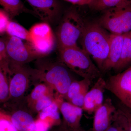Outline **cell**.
Returning <instances> with one entry per match:
<instances>
[{"instance_id": "2e32d148", "label": "cell", "mask_w": 131, "mask_h": 131, "mask_svg": "<svg viewBox=\"0 0 131 131\" xmlns=\"http://www.w3.org/2000/svg\"><path fill=\"white\" fill-rule=\"evenodd\" d=\"M11 119L18 131H33L34 129L35 121L28 113L19 110L12 115Z\"/></svg>"}, {"instance_id": "836d02e7", "label": "cell", "mask_w": 131, "mask_h": 131, "mask_svg": "<svg viewBox=\"0 0 131 131\" xmlns=\"http://www.w3.org/2000/svg\"><path fill=\"white\" fill-rule=\"evenodd\" d=\"M127 107H129L130 109H131V95H130V100H129V104Z\"/></svg>"}, {"instance_id": "f546056e", "label": "cell", "mask_w": 131, "mask_h": 131, "mask_svg": "<svg viewBox=\"0 0 131 131\" xmlns=\"http://www.w3.org/2000/svg\"><path fill=\"white\" fill-rule=\"evenodd\" d=\"M7 59L6 39L0 38V64Z\"/></svg>"}, {"instance_id": "52a82bcc", "label": "cell", "mask_w": 131, "mask_h": 131, "mask_svg": "<svg viewBox=\"0 0 131 131\" xmlns=\"http://www.w3.org/2000/svg\"><path fill=\"white\" fill-rule=\"evenodd\" d=\"M106 90L114 94L127 106L131 95V66L106 81Z\"/></svg>"}, {"instance_id": "277c9868", "label": "cell", "mask_w": 131, "mask_h": 131, "mask_svg": "<svg viewBox=\"0 0 131 131\" xmlns=\"http://www.w3.org/2000/svg\"><path fill=\"white\" fill-rule=\"evenodd\" d=\"M99 24L111 34L124 35L131 31V3L104 10Z\"/></svg>"}, {"instance_id": "4dcf8cb0", "label": "cell", "mask_w": 131, "mask_h": 131, "mask_svg": "<svg viewBox=\"0 0 131 131\" xmlns=\"http://www.w3.org/2000/svg\"><path fill=\"white\" fill-rule=\"evenodd\" d=\"M72 3V4L78 6L88 5L91 0H64Z\"/></svg>"}, {"instance_id": "603a6c76", "label": "cell", "mask_w": 131, "mask_h": 131, "mask_svg": "<svg viewBox=\"0 0 131 131\" xmlns=\"http://www.w3.org/2000/svg\"><path fill=\"white\" fill-rule=\"evenodd\" d=\"M59 107L57 103L53 102L51 105L42 110L39 114L40 119L45 120L50 117L56 123L59 124L60 115L58 112Z\"/></svg>"}, {"instance_id": "5b68a950", "label": "cell", "mask_w": 131, "mask_h": 131, "mask_svg": "<svg viewBox=\"0 0 131 131\" xmlns=\"http://www.w3.org/2000/svg\"><path fill=\"white\" fill-rule=\"evenodd\" d=\"M29 31L30 42L28 43L39 57L48 55L54 50L56 38L49 24L43 22L35 24Z\"/></svg>"}, {"instance_id": "ba28073f", "label": "cell", "mask_w": 131, "mask_h": 131, "mask_svg": "<svg viewBox=\"0 0 131 131\" xmlns=\"http://www.w3.org/2000/svg\"><path fill=\"white\" fill-rule=\"evenodd\" d=\"M44 74L46 80L52 85L59 94L66 96L72 81L69 71L64 66L60 64L51 65L45 69Z\"/></svg>"}, {"instance_id": "e575fe53", "label": "cell", "mask_w": 131, "mask_h": 131, "mask_svg": "<svg viewBox=\"0 0 131 131\" xmlns=\"http://www.w3.org/2000/svg\"><path fill=\"white\" fill-rule=\"evenodd\" d=\"M128 34H129V37H130L131 39V31H130V32L128 33Z\"/></svg>"}, {"instance_id": "83f0119b", "label": "cell", "mask_w": 131, "mask_h": 131, "mask_svg": "<svg viewBox=\"0 0 131 131\" xmlns=\"http://www.w3.org/2000/svg\"><path fill=\"white\" fill-rule=\"evenodd\" d=\"M46 91V87L44 84L37 85L34 90L31 94V98L33 100L37 101L42 96L45 95Z\"/></svg>"}, {"instance_id": "1f68e13d", "label": "cell", "mask_w": 131, "mask_h": 131, "mask_svg": "<svg viewBox=\"0 0 131 131\" xmlns=\"http://www.w3.org/2000/svg\"><path fill=\"white\" fill-rule=\"evenodd\" d=\"M105 131H125L122 128L112 123L111 125Z\"/></svg>"}, {"instance_id": "30bf717a", "label": "cell", "mask_w": 131, "mask_h": 131, "mask_svg": "<svg viewBox=\"0 0 131 131\" xmlns=\"http://www.w3.org/2000/svg\"><path fill=\"white\" fill-rule=\"evenodd\" d=\"M106 84V81L102 77L98 78L93 87L86 94L82 107L83 111L89 114H92L102 105Z\"/></svg>"}, {"instance_id": "7a4b0ae2", "label": "cell", "mask_w": 131, "mask_h": 131, "mask_svg": "<svg viewBox=\"0 0 131 131\" xmlns=\"http://www.w3.org/2000/svg\"><path fill=\"white\" fill-rule=\"evenodd\" d=\"M76 8L72 7L66 12L57 31L58 51L78 46L86 26Z\"/></svg>"}, {"instance_id": "484cf974", "label": "cell", "mask_w": 131, "mask_h": 131, "mask_svg": "<svg viewBox=\"0 0 131 131\" xmlns=\"http://www.w3.org/2000/svg\"><path fill=\"white\" fill-rule=\"evenodd\" d=\"M10 18L4 9H0V35L6 32V28Z\"/></svg>"}, {"instance_id": "ac0fdd59", "label": "cell", "mask_w": 131, "mask_h": 131, "mask_svg": "<svg viewBox=\"0 0 131 131\" xmlns=\"http://www.w3.org/2000/svg\"><path fill=\"white\" fill-rule=\"evenodd\" d=\"M9 72L7 59L0 64V103L6 101L9 96V84L7 74Z\"/></svg>"}, {"instance_id": "ffe728a7", "label": "cell", "mask_w": 131, "mask_h": 131, "mask_svg": "<svg viewBox=\"0 0 131 131\" xmlns=\"http://www.w3.org/2000/svg\"><path fill=\"white\" fill-rule=\"evenodd\" d=\"M0 5L11 18L27 12L21 0H0Z\"/></svg>"}, {"instance_id": "44dd1931", "label": "cell", "mask_w": 131, "mask_h": 131, "mask_svg": "<svg viewBox=\"0 0 131 131\" xmlns=\"http://www.w3.org/2000/svg\"><path fill=\"white\" fill-rule=\"evenodd\" d=\"M6 32L9 36L15 37L22 40H26L28 43L30 42L29 31L15 21L9 20L6 28Z\"/></svg>"}, {"instance_id": "9a60e30c", "label": "cell", "mask_w": 131, "mask_h": 131, "mask_svg": "<svg viewBox=\"0 0 131 131\" xmlns=\"http://www.w3.org/2000/svg\"><path fill=\"white\" fill-rule=\"evenodd\" d=\"M112 122L125 131H131V109L120 102L113 115Z\"/></svg>"}, {"instance_id": "e0dca14e", "label": "cell", "mask_w": 131, "mask_h": 131, "mask_svg": "<svg viewBox=\"0 0 131 131\" xmlns=\"http://www.w3.org/2000/svg\"><path fill=\"white\" fill-rule=\"evenodd\" d=\"M131 64V39L128 33L124 34L122 52L119 61L114 70L119 72Z\"/></svg>"}, {"instance_id": "8992f818", "label": "cell", "mask_w": 131, "mask_h": 131, "mask_svg": "<svg viewBox=\"0 0 131 131\" xmlns=\"http://www.w3.org/2000/svg\"><path fill=\"white\" fill-rule=\"evenodd\" d=\"M6 43L9 65H21L39 57L29 43H25L19 38L8 36Z\"/></svg>"}, {"instance_id": "f1b7e54d", "label": "cell", "mask_w": 131, "mask_h": 131, "mask_svg": "<svg viewBox=\"0 0 131 131\" xmlns=\"http://www.w3.org/2000/svg\"><path fill=\"white\" fill-rule=\"evenodd\" d=\"M50 125L45 120L39 119L35 121V126L33 131H48Z\"/></svg>"}, {"instance_id": "4316f807", "label": "cell", "mask_w": 131, "mask_h": 131, "mask_svg": "<svg viewBox=\"0 0 131 131\" xmlns=\"http://www.w3.org/2000/svg\"><path fill=\"white\" fill-rule=\"evenodd\" d=\"M53 102L50 97L44 95L38 100L36 105V109L38 111H42L51 105Z\"/></svg>"}, {"instance_id": "cb8c5ba5", "label": "cell", "mask_w": 131, "mask_h": 131, "mask_svg": "<svg viewBox=\"0 0 131 131\" xmlns=\"http://www.w3.org/2000/svg\"><path fill=\"white\" fill-rule=\"evenodd\" d=\"M0 131H18L12 123L11 117L1 112Z\"/></svg>"}, {"instance_id": "8fae6325", "label": "cell", "mask_w": 131, "mask_h": 131, "mask_svg": "<svg viewBox=\"0 0 131 131\" xmlns=\"http://www.w3.org/2000/svg\"><path fill=\"white\" fill-rule=\"evenodd\" d=\"M116 107L110 98L106 99L95 111L92 131H105L112 123L113 115Z\"/></svg>"}, {"instance_id": "6da1fadb", "label": "cell", "mask_w": 131, "mask_h": 131, "mask_svg": "<svg viewBox=\"0 0 131 131\" xmlns=\"http://www.w3.org/2000/svg\"><path fill=\"white\" fill-rule=\"evenodd\" d=\"M110 35L98 23L86 24L80 40L84 50L102 70L109 50Z\"/></svg>"}, {"instance_id": "7c38bea8", "label": "cell", "mask_w": 131, "mask_h": 131, "mask_svg": "<svg viewBox=\"0 0 131 131\" xmlns=\"http://www.w3.org/2000/svg\"><path fill=\"white\" fill-rule=\"evenodd\" d=\"M10 72L13 76L9 84V96L18 98L25 91L27 84V76L21 65H8Z\"/></svg>"}, {"instance_id": "9c48e42d", "label": "cell", "mask_w": 131, "mask_h": 131, "mask_svg": "<svg viewBox=\"0 0 131 131\" xmlns=\"http://www.w3.org/2000/svg\"><path fill=\"white\" fill-rule=\"evenodd\" d=\"M38 18L43 22L52 23L60 13L61 6L58 0H26Z\"/></svg>"}, {"instance_id": "d6a6232c", "label": "cell", "mask_w": 131, "mask_h": 131, "mask_svg": "<svg viewBox=\"0 0 131 131\" xmlns=\"http://www.w3.org/2000/svg\"><path fill=\"white\" fill-rule=\"evenodd\" d=\"M58 131H85L82 129H78V130H73V129H70L65 124L63 125L62 126Z\"/></svg>"}, {"instance_id": "3957f363", "label": "cell", "mask_w": 131, "mask_h": 131, "mask_svg": "<svg viewBox=\"0 0 131 131\" xmlns=\"http://www.w3.org/2000/svg\"><path fill=\"white\" fill-rule=\"evenodd\" d=\"M62 62L66 66L83 78L91 81L102 77V72L90 56L79 46L69 47L59 51Z\"/></svg>"}, {"instance_id": "4fadbf2b", "label": "cell", "mask_w": 131, "mask_h": 131, "mask_svg": "<svg viewBox=\"0 0 131 131\" xmlns=\"http://www.w3.org/2000/svg\"><path fill=\"white\" fill-rule=\"evenodd\" d=\"M60 102L59 108L65 121V125L70 129L73 130L81 129V121L83 111L82 108L69 102Z\"/></svg>"}, {"instance_id": "7402d4cb", "label": "cell", "mask_w": 131, "mask_h": 131, "mask_svg": "<svg viewBox=\"0 0 131 131\" xmlns=\"http://www.w3.org/2000/svg\"><path fill=\"white\" fill-rule=\"evenodd\" d=\"M91 82L92 81L86 78H83L80 81H72L66 96L69 100L70 101L85 87L90 86Z\"/></svg>"}, {"instance_id": "d4e9b609", "label": "cell", "mask_w": 131, "mask_h": 131, "mask_svg": "<svg viewBox=\"0 0 131 131\" xmlns=\"http://www.w3.org/2000/svg\"><path fill=\"white\" fill-rule=\"evenodd\" d=\"M89 87L90 86H87L85 87L80 93L72 98L70 101L71 103L75 106L82 107L84 103V98L89 91Z\"/></svg>"}, {"instance_id": "5bb4252c", "label": "cell", "mask_w": 131, "mask_h": 131, "mask_svg": "<svg viewBox=\"0 0 131 131\" xmlns=\"http://www.w3.org/2000/svg\"><path fill=\"white\" fill-rule=\"evenodd\" d=\"M124 40V35H110L109 50L107 59L102 68L103 71L114 69L119 61Z\"/></svg>"}, {"instance_id": "d6986e66", "label": "cell", "mask_w": 131, "mask_h": 131, "mask_svg": "<svg viewBox=\"0 0 131 131\" xmlns=\"http://www.w3.org/2000/svg\"><path fill=\"white\" fill-rule=\"evenodd\" d=\"M131 0H91L88 6L95 11H103L111 8L131 4Z\"/></svg>"}]
</instances>
